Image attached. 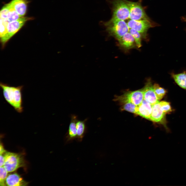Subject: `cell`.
<instances>
[{
	"label": "cell",
	"mask_w": 186,
	"mask_h": 186,
	"mask_svg": "<svg viewBox=\"0 0 186 186\" xmlns=\"http://www.w3.org/2000/svg\"><path fill=\"white\" fill-rule=\"evenodd\" d=\"M0 86L6 101L17 112H22L23 110L22 95L23 86H12L1 82Z\"/></svg>",
	"instance_id": "6da1fadb"
},
{
	"label": "cell",
	"mask_w": 186,
	"mask_h": 186,
	"mask_svg": "<svg viewBox=\"0 0 186 186\" xmlns=\"http://www.w3.org/2000/svg\"><path fill=\"white\" fill-rule=\"evenodd\" d=\"M109 35L117 40L129 32V28L124 20H110L105 23Z\"/></svg>",
	"instance_id": "7a4b0ae2"
},
{
	"label": "cell",
	"mask_w": 186,
	"mask_h": 186,
	"mask_svg": "<svg viewBox=\"0 0 186 186\" xmlns=\"http://www.w3.org/2000/svg\"><path fill=\"white\" fill-rule=\"evenodd\" d=\"M112 21L125 20L129 18L130 10L128 1L114 0L112 2Z\"/></svg>",
	"instance_id": "3957f363"
},
{
	"label": "cell",
	"mask_w": 186,
	"mask_h": 186,
	"mask_svg": "<svg viewBox=\"0 0 186 186\" xmlns=\"http://www.w3.org/2000/svg\"><path fill=\"white\" fill-rule=\"evenodd\" d=\"M4 154L5 161L3 166L8 172L14 171L24 165V159L20 155L7 152Z\"/></svg>",
	"instance_id": "277c9868"
},
{
	"label": "cell",
	"mask_w": 186,
	"mask_h": 186,
	"mask_svg": "<svg viewBox=\"0 0 186 186\" xmlns=\"http://www.w3.org/2000/svg\"><path fill=\"white\" fill-rule=\"evenodd\" d=\"M129 28L133 29L140 33L143 38L146 39L147 32L150 28L157 26V24L151 20H134L130 19L127 23Z\"/></svg>",
	"instance_id": "5b68a950"
},
{
	"label": "cell",
	"mask_w": 186,
	"mask_h": 186,
	"mask_svg": "<svg viewBox=\"0 0 186 186\" xmlns=\"http://www.w3.org/2000/svg\"><path fill=\"white\" fill-rule=\"evenodd\" d=\"M30 19V18L23 17L17 20L9 22L7 25L6 34L3 37L1 38V41L2 46H4L8 41L22 27L25 23Z\"/></svg>",
	"instance_id": "8992f818"
},
{
	"label": "cell",
	"mask_w": 186,
	"mask_h": 186,
	"mask_svg": "<svg viewBox=\"0 0 186 186\" xmlns=\"http://www.w3.org/2000/svg\"><path fill=\"white\" fill-rule=\"evenodd\" d=\"M115 99L122 104L130 102L138 106L144 99L143 89L128 91L121 96L116 97Z\"/></svg>",
	"instance_id": "52a82bcc"
},
{
	"label": "cell",
	"mask_w": 186,
	"mask_h": 186,
	"mask_svg": "<svg viewBox=\"0 0 186 186\" xmlns=\"http://www.w3.org/2000/svg\"><path fill=\"white\" fill-rule=\"evenodd\" d=\"M141 3L140 1L134 2L128 1L130 10L129 18L134 20H151L146 14Z\"/></svg>",
	"instance_id": "ba28073f"
},
{
	"label": "cell",
	"mask_w": 186,
	"mask_h": 186,
	"mask_svg": "<svg viewBox=\"0 0 186 186\" xmlns=\"http://www.w3.org/2000/svg\"><path fill=\"white\" fill-rule=\"evenodd\" d=\"M165 115L161 109L159 101L152 105V111L150 120L162 125L168 131L166 125Z\"/></svg>",
	"instance_id": "9c48e42d"
},
{
	"label": "cell",
	"mask_w": 186,
	"mask_h": 186,
	"mask_svg": "<svg viewBox=\"0 0 186 186\" xmlns=\"http://www.w3.org/2000/svg\"><path fill=\"white\" fill-rule=\"evenodd\" d=\"M120 47L127 51L137 48L133 37L128 32L118 40Z\"/></svg>",
	"instance_id": "30bf717a"
},
{
	"label": "cell",
	"mask_w": 186,
	"mask_h": 186,
	"mask_svg": "<svg viewBox=\"0 0 186 186\" xmlns=\"http://www.w3.org/2000/svg\"><path fill=\"white\" fill-rule=\"evenodd\" d=\"M143 89L144 99L152 105L159 101L155 93L153 88V85L152 84L150 79H149L147 80Z\"/></svg>",
	"instance_id": "8fae6325"
},
{
	"label": "cell",
	"mask_w": 186,
	"mask_h": 186,
	"mask_svg": "<svg viewBox=\"0 0 186 186\" xmlns=\"http://www.w3.org/2000/svg\"><path fill=\"white\" fill-rule=\"evenodd\" d=\"M78 120L77 116L72 114L71 116L70 122L68 130L66 135V142H68L77 138V133L76 126V122Z\"/></svg>",
	"instance_id": "7c38bea8"
},
{
	"label": "cell",
	"mask_w": 186,
	"mask_h": 186,
	"mask_svg": "<svg viewBox=\"0 0 186 186\" xmlns=\"http://www.w3.org/2000/svg\"><path fill=\"white\" fill-rule=\"evenodd\" d=\"M152 111V105L144 99L142 103L138 106L137 114L150 120Z\"/></svg>",
	"instance_id": "4fadbf2b"
},
{
	"label": "cell",
	"mask_w": 186,
	"mask_h": 186,
	"mask_svg": "<svg viewBox=\"0 0 186 186\" xmlns=\"http://www.w3.org/2000/svg\"><path fill=\"white\" fill-rule=\"evenodd\" d=\"M6 185L10 186L27 185V183L17 173L9 174L6 180Z\"/></svg>",
	"instance_id": "5bb4252c"
},
{
	"label": "cell",
	"mask_w": 186,
	"mask_h": 186,
	"mask_svg": "<svg viewBox=\"0 0 186 186\" xmlns=\"http://www.w3.org/2000/svg\"><path fill=\"white\" fill-rule=\"evenodd\" d=\"M10 3L19 15L23 17L25 15L27 7V0H12Z\"/></svg>",
	"instance_id": "9a60e30c"
},
{
	"label": "cell",
	"mask_w": 186,
	"mask_h": 186,
	"mask_svg": "<svg viewBox=\"0 0 186 186\" xmlns=\"http://www.w3.org/2000/svg\"><path fill=\"white\" fill-rule=\"evenodd\" d=\"M87 120L86 119L83 120H77L76 123L77 133V139L79 141H81L87 131L86 122Z\"/></svg>",
	"instance_id": "2e32d148"
},
{
	"label": "cell",
	"mask_w": 186,
	"mask_h": 186,
	"mask_svg": "<svg viewBox=\"0 0 186 186\" xmlns=\"http://www.w3.org/2000/svg\"><path fill=\"white\" fill-rule=\"evenodd\" d=\"M171 76L180 87L186 90V72L178 73H172Z\"/></svg>",
	"instance_id": "e0dca14e"
},
{
	"label": "cell",
	"mask_w": 186,
	"mask_h": 186,
	"mask_svg": "<svg viewBox=\"0 0 186 186\" xmlns=\"http://www.w3.org/2000/svg\"><path fill=\"white\" fill-rule=\"evenodd\" d=\"M9 9V13L7 20L9 22L17 20L22 17L15 10L10 3L7 4Z\"/></svg>",
	"instance_id": "ac0fdd59"
},
{
	"label": "cell",
	"mask_w": 186,
	"mask_h": 186,
	"mask_svg": "<svg viewBox=\"0 0 186 186\" xmlns=\"http://www.w3.org/2000/svg\"><path fill=\"white\" fill-rule=\"evenodd\" d=\"M129 32L132 35L135 40L137 48H140L142 46V35L134 29L129 28Z\"/></svg>",
	"instance_id": "d6986e66"
},
{
	"label": "cell",
	"mask_w": 186,
	"mask_h": 186,
	"mask_svg": "<svg viewBox=\"0 0 186 186\" xmlns=\"http://www.w3.org/2000/svg\"><path fill=\"white\" fill-rule=\"evenodd\" d=\"M153 89L156 96L158 100L161 99L166 94L167 91L159 84L155 83L153 85Z\"/></svg>",
	"instance_id": "ffe728a7"
},
{
	"label": "cell",
	"mask_w": 186,
	"mask_h": 186,
	"mask_svg": "<svg viewBox=\"0 0 186 186\" xmlns=\"http://www.w3.org/2000/svg\"><path fill=\"white\" fill-rule=\"evenodd\" d=\"M123 104L122 107L123 110L137 114L138 111V106L130 102L125 103Z\"/></svg>",
	"instance_id": "44dd1931"
},
{
	"label": "cell",
	"mask_w": 186,
	"mask_h": 186,
	"mask_svg": "<svg viewBox=\"0 0 186 186\" xmlns=\"http://www.w3.org/2000/svg\"><path fill=\"white\" fill-rule=\"evenodd\" d=\"M9 21L7 19L0 18V37L1 38L6 34L7 26Z\"/></svg>",
	"instance_id": "7402d4cb"
},
{
	"label": "cell",
	"mask_w": 186,
	"mask_h": 186,
	"mask_svg": "<svg viewBox=\"0 0 186 186\" xmlns=\"http://www.w3.org/2000/svg\"><path fill=\"white\" fill-rule=\"evenodd\" d=\"M8 172L3 166L0 167V185H6L5 181L7 176Z\"/></svg>",
	"instance_id": "603a6c76"
},
{
	"label": "cell",
	"mask_w": 186,
	"mask_h": 186,
	"mask_svg": "<svg viewBox=\"0 0 186 186\" xmlns=\"http://www.w3.org/2000/svg\"><path fill=\"white\" fill-rule=\"evenodd\" d=\"M161 109L166 114L172 111L171 107L169 102L166 101H159Z\"/></svg>",
	"instance_id": "cb8c5ba5"
},
{
	"label": "cell",
	"mask_w": 186,
	"mask_h": 186,
	"mask_svg": "<svg viewBox=\"0 0 186 186\" xmlns=\"http://www.w3.org/2000/svg\"><path fill=\"white\" fill-rule=\"evenodd\" d=\"M9 13V9L7 4L2 8L0 12V18L7 19Z\"/></svg>",
	"instance_id": "d4e9b609"
},
{
	"label": "cell",
	"mask_w": 186,
	"mask_h": 186,
	"mask_svg": "<svg viewBox=\"0 0 186 186\" xmlns=\"http://www.w3.org/2000/svg\"><path fill=\"white\" fill-rule=\"evenodd\" d=\"M5 161V157L4 154H0V166H3Z\"/></svg>",
	"instance_id": "484cf974"
},
{
	"label": "cell",
	"mask_w": 186,
	"mask_h": 186,
	"mask_svg": "<svg viewBox=\"0 0 186 186\" xmlns=\"http://www.w3.org/2000/svg\"><path fill=\"white\" fill-rule=\"evenodd\" d=\"M6 151L4 149L2 145L1 144L0 146V154H3L5 153Z\"/></svg>",
	"instance_id": "4316f807"
},
{
	"label": "cell",
	"mask_w": 186,
	"mask_h": 186,
	"mask_svg": "<svg viewBox=\"0 0 186 186\" xmlns=\"http://www.w3.org/2000/svg\"><path fill=\"white\" fill-rule=\"evenodd\" d=\"M182 19H183V20L186 23V18L183 17V18Z\"/></svg>",
	"instance_id": "83f0119b"
}]
</instances>
